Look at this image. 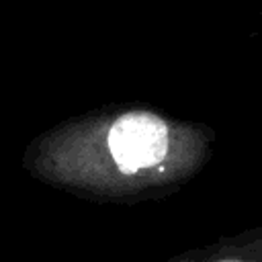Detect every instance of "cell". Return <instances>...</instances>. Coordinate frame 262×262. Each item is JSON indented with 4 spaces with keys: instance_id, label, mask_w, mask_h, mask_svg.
<instances>
[{
    "instance_id": "obj_1",
    "label": "cell",
    "mask_w": 262,
    "mask_h": 262,
    "mask_svg": "<svg viewBox=\"0 0 262 262\" xmlns=\"http://www.w3.org/2000/svg\"><path fill=\"white\" fill-rule=\"evenodd\" d=\"M108 149L125 174L154 166L164 160L168 149V129L151 113L121 115L108 131Z\"/></svg>"
},
{
    "instance_id": "obj_2",
    "label": "cell",
    "mask_w": 262,
    "mask_h": 262,
    "mask_svg": "<svg viewBox=\"0 0 262 262\" xmlns=\"http://www.w3.org/2000/svg\"><path fill=\"white\" fill-rule=\"evenodd\" d=\"M217 262H242V260H233L231 258V260H217Z\"/></svg>"
}]
</instances>
